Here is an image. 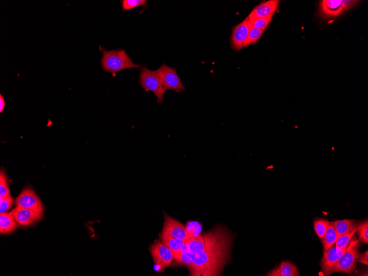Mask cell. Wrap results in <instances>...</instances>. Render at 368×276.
Returning <instances> with one entry per match:
<instances>
[{"mask_svg": "<svg viewBox=\"0 0 368 276\" xmlns=\"http://www.w3.org/2000/svg\"><path fill=\"white\" fill-rule=\"evenodd\" d=\"M251 28L250 22L247 18L233 28L231 44L234 51H238L242 49L243 44L247 39Z\"/></svg>", "mask_w": 368, "mask_h": 276, "instance_id": "obj_8", "label": "cell"}, {"mask_svg": "<svg viewBox=\"0 0 368 276\" xmlns=\"http://www.w3.org/2000/svg\"><path fill=\"white\" fill-rule=\"evenodd\" d=\"M156 71L166 90H173L177 93L185 91L184 85L175 69L163 63Z\"/></svg>", "mask_w": 368, "mask_h": 276, "instance_id": "obj_5", "label": "cell"}, {"mask_svg": "<svg viewBox=\"0 0 368 276\" xmlns=\"http://www.w3.org/2000/svg\"><path fill=\"white\" fill-rule=\"evenodd\" d=\"M360 2L359 1H350V0H348V1H345V0H344V1H342V4L344 7L346 9V10L347 9H348L349 8H350L351 7L354 6L356 5V4L358 2Z\"/></svg>", "mask_w": 368, "mask_h": 276, "instance_id": "obj_30", "label": "cell"}, {"mask_svg": "<svg viewBox=\"0 0 368 276\" xmlns=\"http://www.w3.org/2000/svg\"><path fill=\"white\" fill-rule=\"evenodd\" d=\"M11 213H4L0 215V233L7 234L13 232L18 226Z\"/></svg>", "mask_w": 368, "mask_h": 276, "instance_id": "obj_17", "label": "cell"}, {"mask_svg": "<svg viewBox=\"0 0 368 276\" xmlns=\"http://www.w3.org/2000/svg\"><path fill=\"white\" fill-rule=\"evenodd\" d=\"M268 276H298L299 272L298 268L289 261H284L277 266L270 272L267 274Z\"/></svg>", "mask_w": 368, "mask_h": 276, "instance_id": "obj_15", "label": "cell"}, {"mask_svg": "<svg viewBox=\"0 0 368 276\" xmlns=\"http://www.w3.org/2000/svg\"><path fill=\"white\" fill-rule=\"evenodd\" d=\"M6 102L2 95L0 94V113H2L5 108Z\"/></svg>", "mask_w": 368, "mask_h": 276, "instance_id": "obj_31", "label": "cell"}, {"mask_svg": "<svg viewBox=\"0 0 368 276\" xmlns=\"http://www.w3.org/2000/svg\"><path fill=\"white\" fill-rule=\"evenodd\" d=\"M16 207L31 209L41 218L44 216V207L34 191L30 188L24 189L16 199Z\"/></svg>", "mask_w": 368, "mask_h": 276, "instance_id": "obj_6", "label": "cell"}, {"mask_svg": "<svg viewBox=\"0 0 368 276\" xmlns=\"http://www.w3.org/2000/svg\"><path fill=\"white\" fill-rule=\"evenodd\" d=\"M120 2L122 4L123 12H125L136 8L146 7L147 1V0H121Z\"/></svg>", "mask_w": 368, "mask_h": 276, "instance_id": "obj_21", "label": "cell"}, {"mask_svg": "<svg viewBox=\"0 0 368 276\" xmlns=\"http://www.w3.org/2000/svg\"><path fill=\"white\" fill-rule=\"evenodd\" d=\"M138 85L144 89L146 92H152L156 95L157 99V104H163L166 89L156 70H151L142 65L140 67Z\"/></svg>", "mask_w": 368, "mask_h": 276, "instance_id": "obj_3", "label": "cell"}, {"mask_svg": "<svg viewBox=\"0 0 368 276\" xmlns=\"http://www.w3.org/2000/svg\"><path fill=\"white\" fill-rule=\"evenodd\" d=\"M359 223H355L352 225L350 230L347 232L338 237L335 245L340 248H346L356 232Z\"/></svg>", "mask_w": 368, "mask_h": 276, "instance_id": "obj_19", "label": "cell"}, {"mask_svg": "<svg viewBox=\"0 0 368 276\" xmlns=\"http://www.w3.org/2000/svg\"><path fill=\"white\" fill-rule=\"evenodd\" d=\"M99 50L102 52L100 64L103 70L105 72L111 73L113 76H116L118 71L140 68V65L133 63L125 50L119 49L107 51L100 46Z\"/></svg>", "mask_w": 368, "mask_h": 276, "instance_id": "obj_2", "label": "cell"}, {"mask_svg": "<svg viewBox=\"0 0 368 276\" xmlns=\"http://www.w3.org/2000/svg\"><path fill=\"white\" fill-rule=\"evenodd\" d=\"M264 32L252 27L249 33H248L247 39L243 44L242 49L255 44L260 39Z\"/></svg>", "mask_w": 368, "mask_h": 276, "instance_id": "obj_23", "label": "cell"}, {"mask_svg": "<svg viewBox=\"0 0 368 276\" xmlns=\"http://www.w3.org/2000/svg\"><path fill=\"white\" fill-rule=\"evenodd\" d=\"M206 246L201 253L192 254L190 276H219L228 260L231 239L226 231L218 227L204 236Z\"/></svg>", "mask_w": 368, "mask_h": 276, "instance_id": "obj_1", "label": "cell"}, {"mask_svg": "<svg viewBox=\"0 0 368 276\" xmlns=\"http://www.w3.org/2000/svg\"><path fill=\"white\" fill-rule=\"evenodd\" d=\"M165 220L163 232L180 240L187 241L189 239L186 226L165 214Z\"/></svg>", "mask_w": 368, "mask_h": 276, "instance_id": "obj_10", "label": "cell"}, {"mask_svg": "<svg viewBox=\"0 0 368 276\" xmlns=\"http://www.w3.org/2000/svg\"><path fill=\"white\" fill-rule=\"evenodd\" d=\"M189 239L201 235L202 225L198 222H189L186 226Z\"/></svg>", "mask_w": 368, "mask_h": 276, "instance_id": "obj_27", "label": "cell"}, {"mask_svg": "<svg viewBox=\"0 0 368 276\" xmlns=\"http://www.w3.org/2000/svg\"><path fill=\"white\" fill-rule=\"evenodd\" d=\"M161 241L173 251L174 258L182 252L186 247V241L180 240L162 231Z\"/></svg>", "mask_w": 368, "mask_h": 276, "instance_id": "obj_14", "label": "cell"}, {"mask_svg": "<svg viewBox=\"0 0 368 276\" xmlns=\"http://www.w3.org/2000/svg\"><path fill=\"white\" fill-rule=\"evenodd\" d=\"M13 203V199L11 196L0 197V213H6L12 207Z\"/></svg>", "mask_w": 368, "mask_h": 276, "instance_id": "obj_28", "label": "cell"}, {"mask_svg": "<svg viewBox=\"0 0 368 276\" xmlns=\"http://www.w3.org/2000/svg\"><path fill=\"white\" fill-rule=\"evenodd\" d=\"M206 246L204 236L200 235L191 237L186 241L185 248L189 253L195 254L201 253Z\"/></svg>", "mask_w": 368, "mask_h": 276, "instance_id": "obj_16", "label": "cell"}, {"mask_svg": "<svg viewBox=\"0 0 368 276\" xmlns=\"http://www.w3.org/2000/svg\"><path fill=\"white\" fill-rule=\"evenodd\" d=\"M338 236L335 229H334L333 222H329L326 234H325L323 239L322 240L324 251H327L334 245H335Z\"/></svg>", "mask_w": 368, "mask_h": 276, "instance_id": "obj_18", "label": "cell"}, {"mask_svg": "<svg viewBox=\"0 0 368 276\" xmlns=\"http://www.w3.org/2000/svg\"><path fill=\"white\" fill-rule=\"evenodd\" d=\"M348 244L345 252L331 270V274L338 272L351 274L356 266L360 256L359 241L355 238L352 239Z\"/></svg>", "mask_w": 368, "mask_h": 276, "instance_id": "obj_4", "label": "cell"}, {"mask_svg": "<svg viewBox=\"0 0 368 276\" xmlns=\"http://www.w3.org/2000/svg\"><path fill=\"white\" fill-rule=\"evenodd\" d=\"M280 1L278 0H270V1L261 3L255 7L247 18L249 21L257 18H262L274 16L278 9Z\"/></svg>", "mask_w": 368, "mask_h": 276, "instance_id": "obj_11", "label": "cell"}, {"mask_svg": "<svg viewBox=\"0 0 368 276\" xmlns=\"http://www.w3.org/2000/svg\"><path fill=\"white\" fill-rule=\"evenodd\" d=\"M368 251H366L362 255H360L359 258H358L357 262L363 264L368 265Z\"/></svg>", "mask_w": 368, "mask_h": 276, "instance_id": "obj_29", "label": "cell"}, {"mask_svg": "<svg viewBox=\"0 0 368 276\" xmlns=\"http://www.w3.org/2000/svg\"><path fill=\"white\" fill-rule=\"evenodd\" d=\"M355 222L353 220H343L333 222V225L337 232L338 237L345 234L350 230Z\"/></svg>", "mask_w": 368, "mask_h": 276, "instance_id": "obj_20", "label": "cell"}, {"mask_svg": "<svg viewBox=\"0 0 368 276\" xmlns=\"http://www.w3.org/2000/svg\"><path fill=\"white\" fill-rule=\"evenodd\" d=\"M329 222L325 219L318 218L314 222L315 233L320 240H322L326 234Z\"/></svg>", "mask_w": 368, "mask_h": 276, "instance_id": "obj_22", "label": "cell"}, {"mask_svg": "<svg viewBox=\"0 0 368 276\" xmlns=\"http://www.w3.org/2000/svg\"><path fill=\"white\" fill-rule=\"evenodd\" d=\"M273 16H271L266 18H257L252 21H250L251 26L252 28L264 31L267 27L270 25Z\"/></svg>", "mask_w": 368, "mask_h": 276, "instance_id": "obj_26", "label": "cell"}, {"mask_svg": "<svg viewBox=\"0 0 368 276\" xmlns=\"http://www.w3.org/2000/svg\"><path fill=\"white\" fill-rule=\"evenodd\" d=\"M346 248L333 246L327 251H324L322 260V268L324 275L329 276L331 274V270L340 259Z\"/></svg>", "mask_w": 368, "mask_h": 276, "instance_id": "obj_9", "label": "cell"}, {"mask_svg": "<svg viewBox=\"0 0 368 276\" xmlns=\"http://www.w3.org/2000/svg\"><path fill=\"white\" fill-rule=\"evenodd\" d=\"M150 251L154 263L162 270L168 268L174 258L173 251L160 241L153 244Z\"/></svg>", "mask_w": 368, "mask_h": 276, "instance_id": "obj_7", "label": "cell"}, {"mask_svg": "<svg viewBox=\"0 0 368 276\" xmlns=\"http://www.w3.org/2000/svg\"><path fill=\"white\" fill-rule=\"evenodd\" d=\"M11 213L17 223L23 226H31L42 218L31 209L20 207H16Z\"/></svg>", "mask_w": 368, "mask_h": 276, "instance_id": "obj_12", "label": "cell"}, {"mask_svg": "<svg viewBox=\"0 0 368 276\" xmlns=\"http://www.w3.org/2000/svg\"><path fill=\"white\" fill-rule=\"evenodd\" d=\"M11 196L10 190H9L8 182L7 176L1 170L0 173V197H7Z\"/></svg>", "mask_w": 368, "mask_h": 276, "instance_id": "obj_24", "label": "cell"}, {"mask_svg": "<svg viewBox=\"0 0 368 276\" xmlns=\"http://www.w3.org/2000/svg\"><path fill=\"white\" fill-rule=\"evenodd\" d=\"M359 236V241L366 244H368V220L358 224L356 231Z\"/></svg>", "mask_w": 368, "mask_h": 276, "instance_id": "obj_25", "label": "cell"}, {"mask_svg": "<svg viewBox=\"0 0 368 276\" xmlns=\"http://www.w3.org/2000/svg\"><path fill=\"white\" fill-rule=\"evenodd\" d=\"M345 11L342 0H324L320 4V12L324 17H335Z\"/></svg>", "mask_w": 368, "mask_h": 276, "instance_id": "obj_13", "label": "cell"}]
</instances>
